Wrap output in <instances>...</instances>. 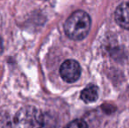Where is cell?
<instances>
[{
    "label": "cell",
    "mask_w": 129,
    "mask_h": 128,
    "mask_svg": "<svg viewBox=\"0 0 129 128\" xmlns=\"http://www.w3.org/2000/svg\"><path fill=\"white\" fill-rule=\"evenodd\" d=\"M99 91L98 87L93 84L87 86L81 92V99L84 103H93L98 99Z\"/></svg>",
    "instance_id": "5b68a950"
},
{
    "label": "cell",
    "mask_w": 129,
    "mask_h": 128,
    "mask_svg": "<svg viewBox=\"0 0 129 128\" xmlns=\"http://www.w3.org/2000/svg\"><path fill=\"white\" fill-rule=\"evenodd\" d=\"M42 125V113L34 106H26L20 109L13 119L14 128H41Z\"/></svg>",
    "instance_id": "7a4b0ae2"
},
{
    "label": "cell",
    "mask_w": 129,
    "mask_h": 128,
    "mask_svg": "<svg viewBox=\"0 0 129 128\" xmlns=\"http://www.w3.org/2000/svg\"><path fill=\"white\" fill-rule=\"evenodd\" d=\"M91 20L83 11H77L72 13L64 24V31L67 36L74 40H81L89 33Z\"/></svg>",
    "instance_id": "6da1fadb"
},
{
    "label": "cell",
    "mask_w": 129,
    "mask_h": 128,
    "mask_svg": "<svg viewBox=\"0 0 129 128\" xmlns=\"http://www.w3.org/2000/svg\"><path fill=\"white\" fill-rule=\"evenodd\" d=\"M115 20L119 26L129 29V2L121 4L116 9Z\"/></svg>",
    "instance_id": "277c9868"
},
{
    "label": "cell",
    "mask_w": 129,
    "mask_h": 128,
    "mask_svg": "<svg viewBox=\"0 0 129 128\" xmlns=\"http://www.w3.org/2000/svg\"><path fill=\"white\" fill-rule=\"evenodd\" d=\"M65 128H88L87 124L82 119H76L70 122Z\"/></svg>",
    "instance_id": "52a82bcc"
},
{
    "label": "cell",
    "mask_w": 129,
    "mask_h": 128,
    "mask_svg": "<svg viewBox=\"0 0 129 128\" xmlns=\"http://www.w3.org/2000/svg\"><path fill=\"white\" fill-rule=\"evenodd\" d=\"M0 128H12V121L9 114L0 111Z\"/></svg>",
    "instance_id": "8992f818"
},
{
    "label": "cell",
    "mask_w": 129,
    "mask_h": 128,
    "mask_svg": "<svg viewBox=\"0 0 129 128\" xmlns=\"http://www.w3.org/2000/svg\"><path fill=\"white\" fill-rule=\"evenodd\" d=\"M60 75L67 82H74L80 77L81 67L74 60H67L60 68Z\"/></svg>",
    "instance_id": "3957f363"
},
{
    "label": "cell",
    "mask_w": 129,
    "mask_h": 128,
    "mask_svg": "<svg viewBox=\"0 0 129 128\" xmlns=\"http://www.w3.org/2000/svg\"><path fill=\"white\" fill-rule=\"evenodd\" d=\"M3 50H4V46H3V40H2L1 37H0V55L3 53Z\"/></svg>",
    "instance_id": "ba28073f"
}]
</instances>
